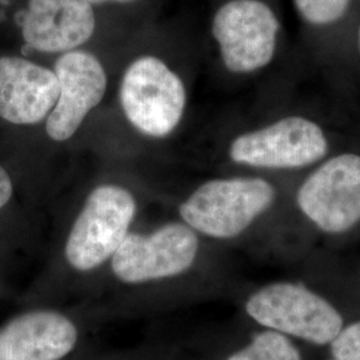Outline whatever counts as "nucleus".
Segmentation results:
<instances>
[{"label": "nucleus", "instance_id": "obj_3", "mask_svg": "<svg viewBox=\"0 0 360 360\" xmlns=\"http://www.w3.org/2000/svg\"><path fill=\"white\" fill-rule=\"evenodd\" d=\"M136 214V200L116 184L96 187L87 196L65 242V255L74 270H95L129 235Z\"/></svg>", "mask_w": 360, "mask_h": 360}, {"label": "nucleus", "instance_id": "obj_15", "mask_svg": "<svg viewBox=\"0 0 360 360\" xmlns=\"http://www.w3.org/2000/svg\"><path fill=\"white\" fill-rule=\"evenodd\" d=\"M331 345V360H360V321L343 327Z\"/></svg>", "mask_w": 360, "mask_h": 360}, {"label": "nucleus", "instance_id": "obj_13", "mask_svg": "<svg viewBox=\"0 0 360 360\" xmlns=\"http://www.w3.org/2000/svg\"><path fill=\"white\" fill-rule=\"evenodd\" d=\"M227 360H302L299 349L285 335L267 330Z\"/></svg>", "mask_w": 360, "mask_h": 360}, {"label": "nucleus", "instance_id": "obj_12", "mask_svg": "<svg viewBox=\"0 0 360 360\" xmlns=\"http://www.w3.org/2000/svg\"><path fill=\"white\" fill-rule=\"evenodd\" d=\"M77 342V326L65 315L32 311L0 328V360H60Z\"/></svg>", "mask_w": 360, "mask_h": 360}, {"label": "nucleus", "instance_id": "obj_16", "mask_svg": "<svg viewBox=\"0 0 360 360\" xmlns=\"http://www.w3.org/2000/svg\"><path fill=\"white\" fill-rule=\"evenodd\" d=\"M13 193V180L8 172L4 168L0 167V210L10 202Z\"/></svg>", "mask_w": 360, "mask_h": 360}, {"label": "nucleus", "instance_id": "obj_14", "mask_svg": "<svg viewBox=\"0 0 360 360\" xmlns=\"http://www.w3.org/2000/svg\"><path fill=\"white\" fill-rule=\"evenodd\" d=\"M351 0H294L300 16L314 26H327L340 20Z\"/></svg>", "mask_w": 360, "mask_h": 360}, {"label": "nucleus", "instance_id": "obj_10", "mask_svg": "<svg viewBox=\"0 0 360 360\" xmlns=\"http://www.w3.org/2000/svg\"><path fill=\"white\" fill-rule=\"evenodd\" d=\"M59 98L53 71L18 56L0 58V117L13 124H37Z\"/></svg>", "mask_w": 360, "mask_h": 360}, {"label": "nucleus", "instance_id": "obj_5", "mask_svg": "<svg viewBox=\"0 0 360 360\" xmlns=\"http://www.w3.org/2000/svg\"><path fill=\"white\" fill-rule=\"evenodd\" d=\"M296 205L326 233H345L360 223V155L340 154L311 172L296 193Z\"/></svg>", "mask_w": 360, "mask_h": 360}, {"label": "nucleus", "instance_id": "obj_6", "mask_svg": "<svg viewBox=\"0 0 360 360\" xmlns=\"http://www.w3.org/2000/svg\"><path fill=\"white\" fill-rule=\"evenodd\" d=\"M328 141L322 127L303 116H287L263 129L239 135L230 146L238 165L267 169H291L323 159Z\"/></svg>", "mask_w": 360, "mask_h": 360}, {"label": "nucleus", "instance_id": "obj_8", "mask_svg": "<svg viewBox=\"0 0 360 360\" xmlns=\"http://www.w3.org/2000/svg\"><path fill=\"white\" fill-rule=\"evenodd\" d=\"M278 34L276 15L260 0L227 1L212 19V35L231 72H252L270 65Z\"/></svg>", "mask_w": 360, "mask_h": 360}, {"label": "nucleus", "instance_id": "obj_7", "mask_svg": "<svg viewBox=\"0 0 360 360\" xmlns=\"http://www.w3.org/2000/svg\"><path fill=\"white\" fill-rule=\"evenodd\" d=\"M198 252L199 239L193 229L168 223L150 235L129 233L111 257V266L123 283H147L190 270Z\"/></svg>", "mask_w": 360, "mask_h": 360}, {"label": "nucleus", "instance_id": "obj_2", "mask_svg": "<svg viewBox=\"0 0 360 360\" xmlns=\"http://www.w3.org/2000/svg\"><path fill=\"white\" fill-rule=\"evenodd\" d=\"M245 312L269 330L318 346L331 343L343 328L340 312L326 297L294 282L259 288L247 299Z\"/></svg>", "mask_w": 360, "mask_h": 360}, {"label": "nucleus", "instance_id": "obj_11", "mask_svg": "<svg viewBox=\"0 0 360 360\" xmlns=\"http://www.w3.org/2000/svg\"><path fill=\"white\" fill-rule=\"evenodd\" d=\"M95 31V13L87 0H28L23 39L41 52L74 51Z\"/></svg>", "mask_w": 360, "mask_h": 360}, {"label": "nucleus", "instance_id": "obj_9", "mask_svg": "<svg viewBox=\"0 0 360 360\" xmlns=\"http://www.w3.org/2000/svg\"><path fill=\"white\" fill-rule=\"evenodd\" d=\"M59 98L47 116L46 131L55 142L75 135L84 119L103 101L107 75L101 60L87 51L65 52L55 63Z\"/></svg>", "mask_w": 360, "mask_h": 360}, {"label": "nucleus", "instance_id": "obj_17", "mask_svg": "<svg viewBox=\"0 0 360 360\" xmlns=\"http://www.w3.org/2000/svg\"><path fill=\"white\" fill-rule=\"evenodd\" d=\"M90 4H104V3H129L134 0H87Z\"/></svg>", "mask_w": 360, "mask_h": 360}, {"label": "nucleus", "instance_id": "obj_18", "mask_svg": "<svg viewBox=\"0 0 360 360\" xmlns=\"http://www.w3.org/2000/svg\"><path fill=\"white\" fill-rule=\"evenodd\" d=\"M358 46H359V50H360V26H359V30H358Z\"/></svg>", "mask_w": 360, "mask_h": 360}, {"label": "nucleus", "instance_id": "obj_1", "mask_svg": "<svg viewBox=\"0 0 360 360\" xmlns=\"http://www.w3.org/2000/svg\"><path fill=\"white\" fill-rule=\"evenodd\" d=\"M275 199V187L263 178H220L199 186L180 205L179 214L193 231L232 239L264 214Z\"/></svg>", "mask_w": 360, "mask_h": 360}, {"label": "nucleus", "instance_id": "obj_4", "mask_svg": "<svg viewBox=\"0 0 360 360\" xmlns=\"http://www.w3.org/2000/svg\"><path fill=\"white\" fill-rule=\"evenodd\" d=\"M186 101L181 79L155 56L134 60L122 79V108L129 123L144 135H169L183 117Z\"/></svg>", "mask_w": 360, "mask_h": 360}]
</instances>
